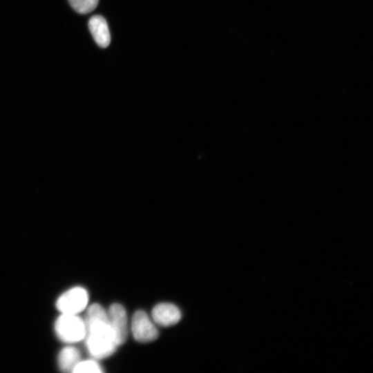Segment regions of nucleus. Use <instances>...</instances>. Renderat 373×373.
Masks as SVG:
<instances>
[{
  "mask_svg": "<svg viewBox=\"0 0 373 373\" xmlns=\"http://www.w3.org/2000/svg\"><path fill=\"white\" fill-rule=\"evenodd\" d=\"M109 325L118 345L123 344L127 338L128 322L125 309L118 303L111 305L107 311Z\"/></svg>",
  "mask_w": 373,
  "mask_h": 373,
  "instance_id": "5",
  "label": "nucleus"
},
{
  "mask_svg": "<svg viewBox=\"0 0 373 373\" xmlns=\"http://www.w3.org/2000/svg\"><path fill=\"white\" fill-rule=\"evenodd\" d=\"M80 354L77 349L74 347H66L61 350L58 356V365L59 368L64 372L73 370L76 364L79 361Z\"/></svg>",
  "mask_w": 373,
  "mask_h": 373,
  "instance_id": "8",
  "label": "nucleus"
},
{
  "mask_svg": "<svg viewBox=\"0 0 373 373\" xmlns=\"http://www.w3.org/2000/svg\"><path fill=\"white\" fill-rule=\"evenodd\" d=\"M151 314L155 323L164 327L176 324L181 318L180 309L175 305L167 303L156 305Z\"/></svg>",
  "mask_w": 373,
  "mask_h": 373,
  "instance_id": "6",
  "label": "nucleus"
},
{
  "mask_svg": "<svg viewBox=\"0 0 373 373\" xmlns=\"http://www.w3.org/2000/svg\"><path fill=\"white\" fill-rule=\"evenodd\" d=\"M71 7L80 14H87L97 6L99 0H68Z\"/></svg>",
  "mask_w": 373,
  "mask_h": 373,
  "instance_id": "9",
  "label": "nucleus"
},
{
  "mask_svg": "<svg viewBox=\"0 0 373 373\" xmlns=\"http://www.w3.org/2000/svg\"><path fill=\"white\" fill-rule=\"evenodd\" d=\"M58 337L66 343H76L85 338L84 321L77 314H62L55 325Z\"/></svg>",
  "mask_w": 373,
  "mask_h": 373,
  "instance_id": "2",
  "label": "nucleus"
},
{
  "mask_svg": "<svg viewBox=\"0 0 373 373\" xmlns=\"http://www.w3.org/2000/svg\"><path fill=\"white\" fill-rule=\"evenodd\" d=\"M73 372H102L99 365L93 360L79 361L72 370Z\"/></svg>",
  "mask_w": 373,
  "mask_h": 373,
  "instance_id": "10",
  "label": "nucleus"
},
{
  "mask_svg": "<svg viewBox=\"0 0 373 373\" xmlns=\"http://www.w3.org/2000/svg\"><path fill=\"white\" fill-rule=\"evenodd\" d=\"M131 331L134 338L140 343H149L155 340L158 331L146 313L138 310L133 316Z\"/></svg>",
  "mask_w": 373,
  "mask_h": 373,
  "instance_id": "4",
  "label": "nucleus"
},
{
  "mask_svg": "<svg viewBox=\"0 0 373 373\" xmlns=\"http://www.w3.org/2000/svg\"><path fill=\"white\" fill-rule=\"evenodd\" d=\"M88 28L99 46L102 48L108 46L111 42V34L104 17L101 15L93 16L88 21Z\"/></svg>",
  "mask_w": 373,
  "mask_h": 373,
  "instance_id": "7",
  "label": "nucleus"
},
{
  "mask_svg": "<svg viewBox=\"0 0 373 373\" xmlns=\"http://www.w3.org/2000/svg\"><path fill=\"white\" fill-rule=\"evenodd\" d=\"M88 300L86 290L73 287L64 292L57 301V309L62 314H77L85 309Z\"/></svg>",
  "mask_w": 373,
  "mask_h": 373,
  "instance_id": "3",
  "label": "nucleus"
},
{
  "mask_svg": "<svg viewBox=\"0 0 373 373\" xmlns=\"http://www.w3.org/2000/svg\"><path fill=\"white\" fill-rule=\"evenodd\" d=\"M84 323L89 353L97 358L112 355L118 345L109 325L107 312L100 305L93 304L87 310Z\"/></svg>",
  "mask_w": 373,
  "mask_h": 373,
  "instance_id": "1",
  "label": "nucleus"
}]
</instances>
